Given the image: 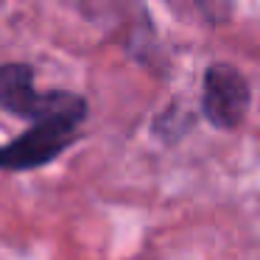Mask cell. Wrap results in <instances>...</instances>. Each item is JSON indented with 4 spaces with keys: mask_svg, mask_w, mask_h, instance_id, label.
I'll list each match as a JSON object with an SVG mask.
<instances>
[{
    "mask_svg": "<svg viewBox=\"0 0 260 260\" xmlns=\"http://www.w3.org/2000/svg\"><path fill=\"white\" fill-rule=\"evenodd\" d=\"M37 70L28 62L0 64V112L23 118L28 123L42 120H79L84 123L90 104L70 90H37Z\"/></svg>",
    "mask_w": 260,
    "mask_h": 260,
    "instance_id": "cell-1",
    "label": "cell"
},
{
    "mask_svg": "<svg viewBox=\"0 0 260 260\" xmlns=\"http://www.w3.org/2000/svg\"><path fill=\"white\" fill-rule=\"evenodd\" d=\"M252 90L235 64L213 62L202 79V115L215 129H238L249 112Z\"/></svg>",
    "mask_w": 260,
    "mask_h": 260,
    "instance_id": "cell-3",
    "label": "cell"
},
{
    "mask_svg": "<svg viewBox=\"0 0 260 260\" xmlns=\"http://www.w3.org/2000/svg\"><path fill=\"white\" fill-rule=\"evenodd\" d=\"M79 120H42L28 123L14 140L0 143V171L3 174H28L56 162L68 148H73L81 137Z\"/></svg>",
    "mask_w": 260,
    "mask_h": 260,
    "instance_id": "cell-2",
    "label": "cell"
}]
</instances>
